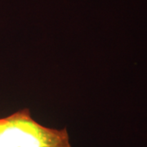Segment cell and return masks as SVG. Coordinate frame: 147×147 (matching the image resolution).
I'll use <instances>...</instances> for the list:
<instances>
[{
	"label": "cell",
	"instance_id": "cell-1",
	"mask_svg": "<svg viewBox=\"0 0 147 147\" xmlns=\"http://www.w3.org/2000/svg\"><path fill=\"white\" fill-rule=\"evenodd\" d=\"M0 147L72 146L66 129L43 126L26 109L0 119Z\"/></svg>",
	"mask_w": 147,
	"mask_h": 147
}]
</instances>
